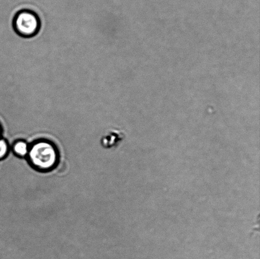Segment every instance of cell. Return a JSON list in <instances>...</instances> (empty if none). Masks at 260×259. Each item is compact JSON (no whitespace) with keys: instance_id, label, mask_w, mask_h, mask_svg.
<instances>
[{"instance_id":"1","label":"cell","mask_w":260,"mask_h":259,"mask_svg":"<svg viewBox=\"0 0 260 259\" xmlns=\"http://www.w3.org/2000/svg\"><path fill=\"white\" fill-rule=\"evenodd\" d=\"M27 158L35 168L47 171L57 166L59 161V153L53 142L41 139L30 144Z\"/></svg>"},{"instance_id":"2","label":"cell","mask_w":260,"mask_h":259,"mask_svg":"<svg viewBox=\"0 0 260 259\" xmlns=\"http://www.w3.org/2000/svg\"><path fill=\"white\" fill-rule=\"evenodd\" d=\"M12 24L15 32L20 36L30 38L39 32L41 21L34 10L23 9L15 13Z\"/></svg>"},{"instance_id":"3","label":"cell","mask_w":260,"mask_h":259,"mask_svg":"<svg viewBox=\"0 0 260 259\" xmlns=\"http://www.w3.org/2000/svg\"><path fill=\"white\" fill-rule=\"evenodd\" d=\"M30 144L24 139H19L13 144L12 149L14 153L19 157H27L29 154Z\"/></svg>"},{"instance_id":"4","label":"cell","mask_w":260,"mask_h":259,"mask_svg":"<svg viewBox=\"0 0 260 259\" xmlns=\"http://www.w3.org/2000/svg\"><path fill=\"white\" fill-rule=\"evenodd\" d=\"M10 144L4 137L0 138V161L6 158L9 154Z\"/></svg>"},{"instance_id":"5","label":"cell","mask_w":260,"mask_h":259,"mask_svg":"<svg viewBox=\"0 0 260 259\" xmlns=\"http://www.w3.org/2000/svg\"><path fill=\"white\" fill-rule=\"evenodd\" d=\"M3 133H4V131H3L2 124L0 123V138L3 136Z\"/></svg>"}]
</instances>
